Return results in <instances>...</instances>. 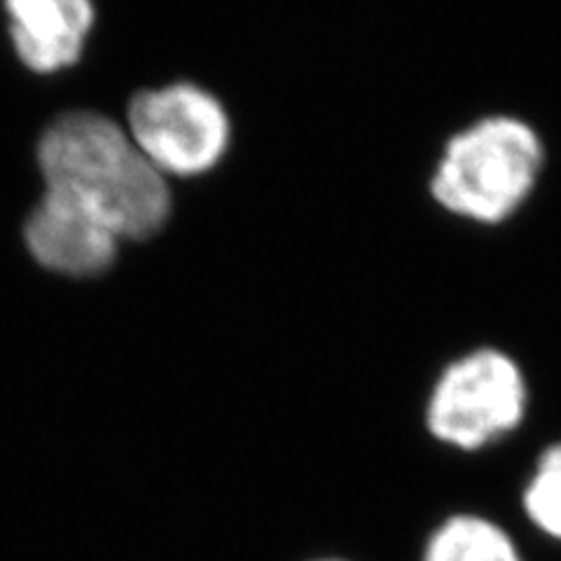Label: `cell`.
<instances>
[{
  "instance_id": "cell-1",
  "label": "cell",
  "mask_w": 561,
  "mask_h": 561,
  "mask_svg": "<svg viewBox=\"0 0 561 561\" xmlns=\"http://www.w3.org/2000/svg\"><path fill=\"white\" fill-rule=\"evenodd\" d=\"M45 190L90 210L117 239H148L171 214L164 175L131 136L99 113L57 117L38 144Z\"/></svg>"
},
{
  "instance_id": "cell-2",
  "label": "cell",
  "mask_w": 561,
  "mask_h": 561,
  "mask_svg": "<svg viewBox=\"0 0 561 561\" xmlns=\"http://www.w3.org/2000/svg\"><path fill=\"white\" fill-rule=\"evenodd\" d=\"M546 160V144L524 117L482 115L445 144L435 162L431 195L454 218L503 225L531 199Z\"/></svg>"
},
{
  "instance_id": "cell-3",
  "label": "cell",
  "mask_w": 561,
  "mask_h": 561,
  "mask_svg": "<svg viewBox=\"0 0 561 561\" xmlns=\"http://www.w3.org/2000/svg\"><path fill=\"white\" fill-rule=\"evenodd\" d=\"M529 379L517 358L496 346H478L435 377L424 426L437 445L476 454L515 435L529 416Z\"/></svg>"
},
{
  "instance_id": "cell-4",
  "label": "cell",
  "mask_w": 561,
  "mask_h": 561,
  "mask_svg": "<svg viewBox=\"0 0 561 561\" xmlns=\"http://www.w3.org/2000/svg\"><path fill=\"white\" fill-rule=\"evenodd\" d=\"M129 136L162 175H199L230 146V117L202 87L175 82L138 92L129 103Z\"/></svg>"
},
{
  "instance_id": "cell-5",
  "label": "cell",
  "mask_w": 561,
  "mask_h": 561,
  "mask_svg": "<svg viewBox=\"0 0 561 561\" xmlns=\"http://www.w3.org/2000/svg\"><path fill=\"white\" fill-rule=\"evenodd\" d=\"M24 239L38 265L64 276H96L117 255V234L90 210L45 190L26 220Z\"/></svg>"
},
{
  "instance_id": "cell-6",
  "label": "cell",
  "mask_w": 561,
  "mask_h": 561,
  "mask_svg": "<svg viewBox=\"0 0 561 561\" xmlns=\"http://www.w3.org/2000/svg\"><path fill=\"white\" fill-rule=\"evenodd\" d=\"M10 41L33 73L73 66L94 26L92 0H5Z\"/></svg>"
},
{
  "instance_id": "cell-7",
  "label": "cell",
  "mask_w": 561,
  "mask_h": 561,
  "mask_svg": "<svg viewBox=\"0 0 561 561\" xmlns=\"http://www.w3.org/2000/svg\"><path fill=\"white\" fill-rule=\"evenodd\" d=\"M419 561H529L515 536L494 517L459 511L437 522L421 542Z\"/></svg>"
},
{
  "instance_id": "cell-8",
  "label": "cell",
  "mask_w": 561,
  "mask_h": 561,
  "mask_svg": "<svg viewBox=\"0 0 561 561\" xmlns=\"http://www.w3.org/2000/svg\"><path fill=\"white\" fill-rule=\"evenodd\" d=\"M522 513L542 538L561 542V440L536 456L522 486Z\"/></svg>"
},
{
  "instance_id": "cell-9",
  "label": "cell",
  "mask_w": 561,
  "mask_h": 561,
  "mask_svg": "<svg viewBox=\"0 0 561 561\" xmlns=\"http://www.w3.org/2000/svg\"><path fill=\"white\" fill-rule=\"evenodd\" d=\"M302 561H356V559L332 552V554H313V557H307V559H302Z\"/></svg>"
}]
</instances>
